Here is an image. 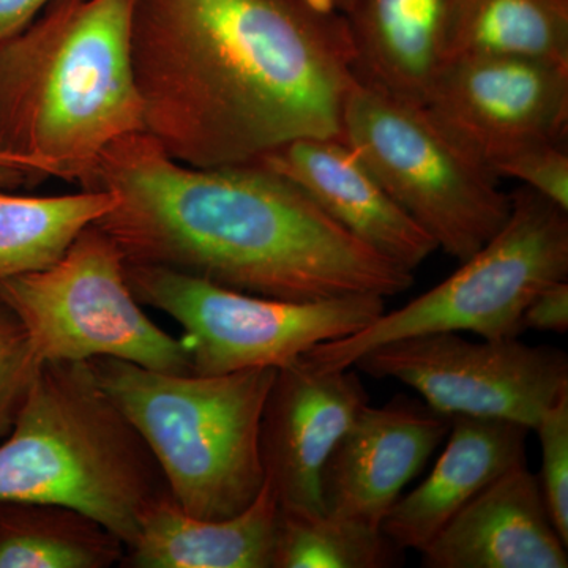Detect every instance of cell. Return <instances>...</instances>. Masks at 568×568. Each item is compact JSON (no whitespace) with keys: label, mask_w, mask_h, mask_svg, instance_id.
Here are the masks:
<instances>
[{"label":"cell","mask_w":568,"mask_h":568,"mask_svg":"<svg viewBox=\"0 0 568 568\" xmlns=\"http://www.w3.org/2000/svg\"><path fill=\"white\" fill-rule=\"evenodd\" d=\"M13 186H18L14 175L0 170V282L54 264L118 201L102 190L81 189L61 196L6 192Z\"/></svg>","instance_id":"20"},{"label":"cell","mask_w":568,"mask_h":568,"mask_svg":"<svg viewBox=\"0 0 568 568\" xmlns=\"http://www.w3.org/2000/svg\"><path fill=\"white\" fill-rule=\"evenodd\" d=\"M125 275L141 305L181 325L194 375L283 368L313 347L362 331L386 312V297L373 294L284 301L155 265L125 263Z\"/></svg>","instance_id":"8"},{"label":"cell","mask_w":568,"mask_h":568,"mask_svg":"<svg viewBox=\"0 0 568 568\" xmlns=\"http://www.w3.org/2000/svg\"><path fill=\"white\" fill-rule=\"evenodd\" d=\"M0 297L44 362L112 357L166 373H192L182 338L145 315L130 290L125 260L95 223L41 271L0 282Z\"/></svg>","instance_id":"9"},{"label":"cell","mask_w":568,"mask_h":568,"mask_svg":"<svg viewBox=\"0 0 568 568\" xmlns=\"http://www.w3.org/2000/svg\"><path fill=\"white\" fill-rule=\"evenodd\" d=\"M132 55L144 132L196 168L339 136L357 80L345 17L312 0H134Z\"/></svg>","instance_id":"1"},{"label":"cell","mask_w":568,"mask_h":568,"mask_svg":"<svg viewBox=\"0 0 568 568\" xmlns=\"http://www.w3.org/2000/svg\"><path fill=\"white\" fill-rule=\"evenodd\" d=\"M470 55L568 63V0H455L444 62Z\"/></svg>","instance_id":"19"},{"label":"cell","mask_w":568,"mask_h":568,"mask_svg":"<svg viewBox=\"0 0 568 568\" xmlns=\"http://www.w3.org/2000/svg\"><path fill=\"white\" fill-rule=\"evenodd\" d=\"M534 432L541 446L538 481L545 504L559 536L568 545V390L545 410Z\"/></svg>","instance_id":"24"},{"label":"cell","mask_w":568,"mask_h":568,"mask_svg":"<svg viewBox=\"0 0 568 568\" xmlns=\"http://www.w3.org/2000/svg\"><path fill=\"white\" fill-rule=\"evenodd\" d=\"M368 403L353 366L323 372L301 357L276 369L261 420V455L280 510L324 514L325 462Z\"/></svg>","instance_id":"12"},{"label":"cell","mask_w":568,"mask_h":568,"mask_svg":"<svg viewBox=\"0 0 568 568\" xmlns=\"http://www.w3.org/2000/svg\"><path fill=\"white\" fill-rule=\"evenodd\" d=\"M567 547L525 462L478 493L420 555L425 568H567Z\"/></svg>","instance_id":"15"},{"label":"cell","mask_w":568,"mask_h":568,"mask_svg":"<svg viewBox=\"0 0 568 568\" xmlns=\"http://www.w3.org/2000/svg\"><path fill=\"white\" fill-rule=\"evenodd\" d=\"M78 185L115 196L95 224L126 264L155 265L284 301L405 293L413 272L343 230L256 163L189 166L151 134L112 142Z\"/></svg>","instance_id":"2"},{"label":"cell","mask_w":568,"mask_h":568,"mask_svg":"<svg viewBox=\"0 0 568 568\" xmlns=\"http://www.w3.org/2000/svg\"><path fill=\"white\" fill-rule=\"evenodd\" d=\"M52 0H0V43L28 29Z\"/></svg>","instance_id":"27"},{"label":"cell","mask_w":568,"mask_h":568,"mask_svg":"<svg viewBox=\"0 0 568 568\" xmlns=\"http://www.w3.org/2000/svg\"><path fill=\"white\" fill-rule=\"evenodd\" d=\"M448 429L450 418L428 406L394 402L373 407L368 403L325 462L324 514L381 528Z\"/></svg>","instance_id":"13"},{"label":"cell","mask_w":568,"mask_h":568,"mask_svg":"<svg viewBox=\"0 0 568 568\" xmlns=\"http://www.w3.org/2000/svg\"><path fill=\"white\" fill-rule=\"evenodd\" d=\"M429 118L481 166L540 142L567 140L568 63L470 55L446 61L424 103Z\"/></svg>","instance_id":"11"},{"label":"cell","mask_w":568,"mask_h":568,"mask_svg":"<svg viewBox=\"0 0 568 568\" xmlns=\"http://www.w3.org/2000/svg\"><path fill=\"white\" fill-rule=\"evenodd\" d=\"M455 0H354L345 17L358 81L424 106Z\"/></svg>","instance_id":"18"},{"label":"cell","mask_w":568,"mask_h":568,"mask_svg":"<svg viewBox=\"0 0 568 568\" xmlns=\"http://www.w3.org/2000/svg\"><path fill=\"white\" fill-rule=\"evenodd\" d=\"M253 163L294 183L343 230L406 271L437 250L342 134L287 142Z\"/></svg>","instance_id":"14"},{"label":"cell","mask_w":568,"mask_h":568,"mask_svg":"<svg viewBox=\"0 0 568 568\" xmlns=\"http://www.w3.org/2000/svg\"><path fill=\"white\" fill-rule=\"evenodd\" d=\"M402 549L383 529L334 515L284 514L276 528L274 568H386Z\"/></svg>","instance_id":"22"},{"label":"cell","mask_w":568,"mask_h":568,"mask_svg":"<svg viewBox=\"0 0 568 568\" xmlns=\"http://www.w3.org/2000/svg\"><path fill=\"white\" fill-rule=\"evenodd\" d=\"M278 518V499L267 478L256 499L230 518L194 517L166 491L142 515L121 566L274 568Z\"/></svg>","instance_id":"17"},{"label":"cell","mask_w":568,"mask_h":568,"mask_svg":"<svg viewBox=\"0 0 568 568\" xmlns=\"http://www.w3.org/2000/svg\"><path fill=\"white\" fill-rule=\"evenodd\" d=\"M342 136L437 250L459 263L506 224L511 194L420 104L355 80L343 110Z\"/></svg>","instance_id":"7"},{"label":"cell","mask_w":568,"mask_h":568,"mask_svg":"<svg viewBox=\"0 0 568 568\" xmlns=\"http://www.w3.org/2000/svg\"><path fill=\"white\" fill-rule=\"evenodd\" d=\"M353 368L406 384L448 418H500L532 432L568 390V357L517 338L470 342L457 332L407 336L366 351Z\"/></svg>","instance_id":"10"},{"label":"cell","mask_w":568,"mask_h":568,"mask_svg":"<svg viewBox=\"0 0 568 568\" xmlns=\"http://www.w3.org/2000/svg\"><path fill=\"white\" fill-rule=\"evenodd\" d=\"M495 175L497 179H515L568 212L567 140L540 142L523 149L497 164Z\"/></svg>","instance_id":"25"},{"label":"cell","mask_w":568,"mask_h":568,"mask_svg":"<svg viewBox=\"0 0 568 568\" xmlns=\"http://www.w3.org/2000/svg\"><path fill=\"white\" fill-rule=\"evenodd\" d=\"M123 556L121 538L80 511L0 500V568H110Z\"/></svg>","instance_id":"21"},{"label":"cell","mask_w":568,"mask_h":568,"mask_svg":"<svg viewBox=\"0 0 568 568\" xmlns=\"http://www.w3.org/2000/svg\"><path fill=\"white\" fill-rule=\"evenodd\" d=\"M526 331L555 332L568 331V282L549 284L526 306L523 315Z\"/></svg>","instance_id":"26"},{"label":"cell","mask_w":568,"mask_h":568,"mask_svg":"<svg viewBox=\"0 0 568 568\" xmlns=\"http://www.w3.org/2000/svg\"><path fill=\"white\" fill-rule=\"evenodd\" d=\"M567 278L568 212L523 186L511 193L506 224L457 272L362 331L313 347L302 358L328 372L351 368L366 351L407 336L457 332L517 338L526 331L523 315L530 301Z\"/></svg>","instance_id":"6"},{"label":"cell","mask_w":568,"mask_h":568,"mask_svg":"<svg viewBox=\"0 0 568 568\" xmlns=\"http://www.w3.org/2000/svg\"><path fill=\"white\" fill-rule=\"evenodd\" d=\"M529 432L500 418L452 417L447 446L429 476L384 518L388 540L402 551H424L478 493L526 462Z\"/></svg>","instance_id":"16"},{"label":"cell","mask_w":568,"mask_h":568,"mask_svg":"<svg viewBox=\"0 0 568 568\" xmlns=\"http://www.w3.org/2000/svg\"><path fill=\"white\" fill-rule=\"evenodd\" d=\"M168 491L140 433L89 362H44L0 443V500L55 504L102 525L125 548Z\"/></svg>","instance_id":"4"},{"label":"cell","mask_w":568,"mask_h":568,"mask_svg":"<svg viewBox=\"0 0 568 568\" xmlns=\"http://www.w3.org/2000/svg\"><path fill=\"white\" fill-rule=\"evenodd\" d=\"M40 366L20 320L0 297V443L13 428Z\"/></svg>","instance_id":"23"},{"label":"cell","mask_w":568,"mask_h":568,"mask_svg":"<svg viewBox=\"0 0 568 568\" xmlns=\"http://www.w3.org/2000/svg\"><path fill=\"white\" fill-rule=\"evenodd\" d=\"M89 365L140 433L183 510L230 518L256 499L265 480L261 420L275 368L203 376L112 357Z\"/></svg>","instance_id":"5"},{"label":"cell","mask_w":568,"mask_h":568,"mask_svg":"<svg viewBox=\"0 0 568 568\" xmlns=\"http://www.w3.org/2000/svg\"><path fill=\"white\" fill-rule=\"evenodd\" d=\"M0 170H6L13 174L18 185L36 183V174H33V170L28 163L3 152H0Z\"/></svg>","instance_id":"28"},{"label":"cell","mask_w":568,"mask_h":568,"mask_svg":"<svg viewBox=\"0 0 568 568\" xmlns=\"http://www.w3.org/2000/svg\"><path fill=\"white\" fill-rule=\"evenodd\" d=\"M134 0H52L0 43V152L80 183L100 155L144 132L132 55Z\"/></svg>","instance_id":"3"},{"label":"cell","mask_w":568,"mask_h":568,"mask_svg":"<svg viewBox=\"0 0 568 568\" xmlns=\"http://www.w3.org/2000/svg\"><path fill=\"white\" fill-rule=\"evenodd\" d=\"M312 2L321 7V9L334 11L336 14L346 17L347 11L353 7L354 0H312Z\"/></svg>","instance_id":"29"}]
</instances>
